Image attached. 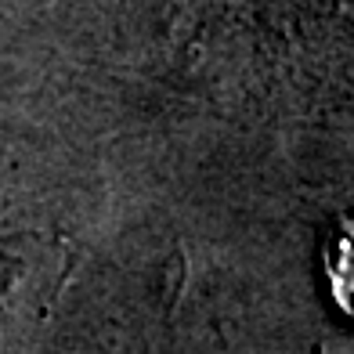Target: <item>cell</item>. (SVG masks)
<instances>
[{
    "label": "cell",
    "mask_w": 354,
    "mask_h": 354,
    "mask_svg": "<svg viewBox=\"0 0 354 354\" xmlns=\"http://www.w3.org/2000/svg\"><path fill=\"white\" fill-rule=\"evenodd\" d=\"M322 264H326L333 304L347 318H354V217H336L333 235L322 246Z\"/></svg>",
    "instance_id": "cell-1"
}]
</instances>
